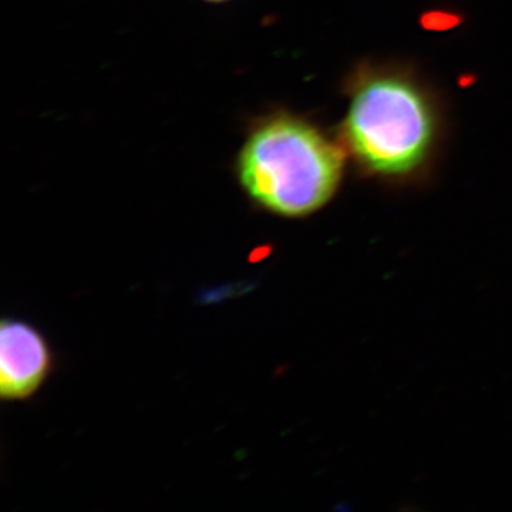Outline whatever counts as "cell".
I'll use <instances>...</instances> for the list:
<instances>
[{
	"label": "cell",
	"mask_w": 512,
	"mask_h": 512,
	"mask_svg": "<svg viewBox=\"0 0 512 512\" xmlns=\"http://www.w3.org/2000/svg\"><path fill=\"white\" fill-rule=\"evenodd\" d=\"M208 2H224V0H208Z\"/></svg>",
	"instance_id": "277c9868"
},
{
	"label": "cell",
	"mask_w": 512,
	"mask_h": 512,
	"mask_svg": "<svg viewBox=\"0 0 512 512\" xmlns=\"http://www.w3.org/2000/svg\"><path fill=\"white\" fill-rule=\"evenodd\" d=\"M53 355L45 336L25 320L6 318L0 325V396L28 400L45 384Z\"/></svg>",
	"instance_id": "3957f363"
},
{
	"label": "cell",
	"mask_w": 512,
	"mask_h": 512,
	"mask_svg": "<svg viewBox=\"0 0 512 512\" xmlns=\"http://www.w3.org/2000/svg\"><path fill=\"white\" fill-rule=\"evenodd\" d=\"M345 131L353 154L366 168L406 174L429 153L433 113L414 84L399 77H375L356 90Z\"/></svg>",
	"instance_id": "7a4b0ae2"
},
{
	"label": "cell",
	"mask_w": 512,
	"mask_h": 512,
	"mask_svg": "<svg viewBox=\"0 0 512 512\" xmlns=\"http://www.w3.org/2000/svg\"><path fill=\"white\" fill-rule=\"evenodd\" d=\"M239 183L255 204L285 218L320 210L343 173V154L318 128L292 116L262 121L237 163Z\"/></svg>",
	"instance_id": "6da1fadb"
}]
</instances>
